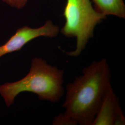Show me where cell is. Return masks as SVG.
I'll return each instance as SVG.
<instances>
[{
	"instance_id": "277c9868",
	"label": "cell",
	"mask_w": 125,
	"mask_h": 125,
	"mask_svg": "<svg viewBox=\"0 0 125 125\" xmlns=\"http://www.w3.org/2000/svg\"><path fill=\"white\" fill-rule=\"evenodd\" d=\"M59 31V27L49 20L38 28L28 26L19 28L5 44L0 45V59L6 54L21 50L35 39L40 37L53 38L58 36Z\"/></svg>"
},
{
	"instance_id": "5b68a950",
	"label": "cell",
	"mask_w": 125,
	"mask_h": 125,
	"mask_svg": "<svg viewBox=\"0 0 125 125\" xmlns=\"http://www.w3.org/2000/svg\"><path fill=\"white\" fill-rule=\"evenodd\" d=\"M119 100L111 87L103 99L91 125H125Z\"/></svg>"
},
{
	"instance_id": "3957f363",
	"label": "cell",
	"mask_w": 125,
	"mask_h": 125,
	"mask_svg": "<svg viewBox=\"0 0 125 125\" xmlns=\"http://www.w3.org/2000/svg\"><path fill=\"white\" fill-rule=\"evenodd\" d=\"M63 16L65 23L60 31L67 38H76L75 49L66 53L70 57H77L93 37L96 26L106 16L94 9L90 0H67Z\"/></svg>"
},
{
	"instance_id": "8992f818",
	"label": "cell",
	"mask_w": 125,
	"mask_h": 125,
	"mask_svg": "<svg viewBox=\"0 0 125 125\" xmlns=\"http://www.w3.org/2000/svg\"><path fill=\"white\" fill-rule=\"evenodd\" d=\"M96 10L105 16L111 15L125 18V5L123 0H93Z\"/></svg>"
},
{
	"instance_id": "7a4b0ae2",
	"label": "cell",
	"mask_w": 125,
	"mask_h": 125,
	"mask_svg": "<svg viewBox=\"0 0 125 125\" xmlns=\"http://www.w3.org/2000/svg\"><path fill=\"white\" fill-rule=\"evenodd\" d=\"M64 72L48 64L41 58H34L26 76L19 80L0 85V95L7 107L13 104L17 96L24 92L36 94L39 98L57 103L64 92Z\"/></svg>"
},
{
	"instance_id": "ba28073f",
	"label": "cell",
	"mask_w": 125,
	"mask_h": 125,
	"mask_svg": "<svg viewBox=\"0 0 125 125\" xmlns=\"http://www.w3.org/2000/svg\"><path fill=\"white\" fill-rule=\"evenodd\" d=\"M29 0H1L10 7L16 9H22L27 5Z\"/></svg>"
},
{
	"instance_id": "6da1fadb",
	"label": "cell",
	"mask_w": 125,
	"mask_h": 125,
	"mask_svg": "<svg viewBox=\"0 0 125 125\" xmlns=\"http://www.w3.org/2000/svg\"><path fill=\"white\" fill-rule=\"evenodd\" d=\"M111 70L106 59L93 61L67 84L62 107L77 125H91L99 107L111 87Z\"/></svg>"
},
{
	"instance_id": "52a82bcc",
	"label": "cell",
	"mask_w": 125,
	"mask_h": 125,
	"mask_svg": "<svg viewBox=\"0 0 125 125\" xmlns=\"http://www.w3.org/2000/svg\"><path fill=\"white\" fill-rule=\"evenodd\" d=\"M52 125H77V124L75 121L64 114H60L58 115L54 118L52 122Z\"/></svg>"
}]
</instances>
